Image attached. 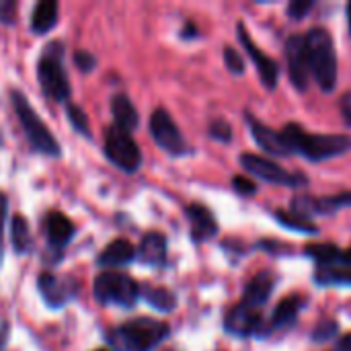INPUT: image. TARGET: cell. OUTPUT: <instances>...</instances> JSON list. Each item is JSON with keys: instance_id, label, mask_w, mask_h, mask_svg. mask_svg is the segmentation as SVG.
Here are the masks:
<instances>
[{"instance_id": "cell-12", "label": "cell", "mask_w": 351, "mask_h": 351, "mask_svg": "<svg viewBox=\"0 0 351 351\" xmlns=\"http://www.w3.org/2000/svg\"><path fill=\"white\" fill-rule=\"evenodd\" d=\"M351 206V193H339V195H329V197H296L292 208L294 214L306 218L313 214H337L339 210Z\"/></svg>"}, {"instance_id": "cell-6", "label": "cell", "mask_w": 351, "mask_h": 351, "mask_svg": "<svg viewBox=\"0 0 351 351\" xmlns=\"http://www.w3.org/2000/svg\"><path fill=\"white\" fill-rule=\"evenodd\" d=\"M93 294L99 304L132 308V306H136V302L140 298V286L136 280H132L125 274L103 271L95 278Z\"/></svg>"}, {"instance_id": "cell-37", "label": "cell", "mask_w": 351, "mask_h": 351, "mask_svg": "<svg viewBox=\"0 0 351 351\" xmlns=\"http://www.w3.org/2000/svg\"><path fill=\"white\" fill-rule=\"evenodd\" d=\"M341 111H343V115H346L348 125H351V93L343 95V99H341Z\"/></svg>"}, {"instance_id": "cell-13", "label": "cell", "mask_w": 351, "mask_h": 351, "mask_svg": "<svg viewBox=\"0 0 351 351\" xmlns=\"http://www.w3.org/2000/svg\"><path fill=\"white\" fill-rule=\"evenodd\" d=\"M237 31H239V39H241L243 47L247 49V53L251 56V60L255 62V66H257V70H259L261 82H263L267 88H276L278 76H280V68H278L276 60L267 58V56L253 43V39L249 37V33H247V29H245L243 23L237 25Z\"/></svg>"}, {"instance_id": "cell-21", "label": "cell", "mask_w": 351, "mask_h": 351, "mask_svg": "<svg viewBox=\"0 0 351 351\" xmlns=\"http://www.w3.org/2000/svg\"><path fill=\"white\" fill-rule=\"evenodd\" d=\"M111 115L115 119V125L125 130V132H132L138 128L140 123V117H138V109L136 105L132 103V99L123 93L115 95L111 99Z\"/></svg>"}, {"instance_id": "cell-41", "label": "cell", "mask_w": 351, "mask_h": 351, "mask_svg": "<svg viewBox=\"0 0 351 351\" xmlns=\"http://www.w3.org/2000/svg\"><path fill=\"white\" fill-rule=\"evenodd\" d=\"M2 142H4V140H2V134H0V146H2Z\"/></svg>"}, {"instance_id": "cell-24", "label": "cell", "mask_w": 351, "mask_h": 351, "mask_svg": "<svg viewBox=\"0 0 351 351\" xmlns=\"http://www.w3.org/2000/svg\"><path fill=\"white\" fill-rule=\"evenodd\" d=\"M140 296L156 311L160 313H171L177 308V296L167 290V288H156V286H140Z\"/></svg>"}, {"instance_id": "cell-11", "label": "cell", "mask_w": 351, "mask_h": 351, "mask_svg": "<svg viewBox=\"0 0 351 351\" xmlns=\"http://www.w3.org/2000/svg\"><path fill=\"white\" fill-rule=\"evenodd\" d=\"M286 60L288 70L294 86L298 90H306L308 86V60H306V47H304V35H292L286 41Z\"/></svg>"}, {"instance_id": "cell-16", "label": "cell", "mask_w": 351, "mask_h": 351, "mask_svg": "<svg viewBox=\"0 0 351 351\" xmlns=\"http://www.w3.org/2000/svg\"><path fill=\"white\" fill-rule=\"evenodd\" d=\"M247 121H249V128H251L253 138L257 140V144L265 152L276 154V156H288V154H292V150H290V146H288V142H286V138H284L282 132H276V130L263 125L253 115H247Z\"/></svg>"}, {"instance_id": "cell-10", "label": "cell", "mask_w": 351, "mask_h": 351, "mask_svg": "<svg viewBox=\"0 0 351 351\" xmlns=\"http://www.w3.org/2000/svg\"><path fill=\"white\" fill-rule=\"evenodd\" d=\"M37 290H39L43 302H45L49 308L58 311V308L66 306L70 300L76 298V294H78V284H76L74 280H70V278L64 280V278H58V276H53V274H49V271H43V274H39V278H37Z\"/></svg>"}, {"instance_id": "cell-33", "label": "cell", "mask_w": 351, "mask_h": 351, "mask_svg": "<svg viewBox=\"0 0 351 351\" xmlns=\"http://www.w3.org/2000/svg\"><path fill=\"white\" fill-rule=\"evenodd\" d=\"M74 64L78 66V70L90 72V70H95V66H97V58H95L93 53H88L86 49H78V51L74 53Z\"/></svg>"}, {"instance_id": "cell-38", "label": "cell", "mask_w": 351, "mask_h": 351, "mask_svg": "<svg viewBox=\"0 0 351 351\" xmlns=\"http://www.w3.org/2000/svg\"><path fill=\"white\" fill-rule=\"evenodd\" d=\"M6 339H8V323H2V327H0V351H4Z\"/></svg>"}, {"instance_id": "cell-23", "label": "cell", "mask_w": 351, "mask_h": 351, "mask_svg": "<svg viewBox=\"0 0 351 351\" xmlns=\"http://www.w3.org/2000/svg\"><path fill=\"white\" fill-rule=\"evenodd\" d=\"M300 308H302V298H298V296H292V298L282 300V302L276 306L269 325H271L274 329H290V327L296 323Z\"/></svg>"}, {"instance_id": "cell-40", "label": "cell", "mask_w": 351, "mask_h": 351, "mask_svg": "<svg viewBox=\"0 0 351 351\" xmlns=\"http://www.w3.org/2000/svg\"><path fill=\"white\" fill-rule=\"evenodd\" d=\"M348 23H350V35H351V2L348 4Z\"/></svg>"}, {"instance_id": "cell-9", "label": "cell", "mask_w": 351, "mask_h": 351, "mask_svg": "<svg viewBox=\"0 0 351 351\" xmlns=\"http://www.w3.org/2000/svg\"><path fill=\"white\" fill-rule=\"evenodd\" d=\"M241 165L247 173H251L253 177L265 181V183H276V185H288V187H298V185H304L306 183V177L298 175V173H290L286 169H282L280 165L263 158V156H257V154H251V152H245L241 154Z\"/></svg>"}, {"instance_id": "cell-36", "label": "cell", "mask_w": 351, "mask_h": 351, "mask_svg": "<svg viewBox=\"0 0 351 351\" xmlns=\"http://www.w3.org/2000/svg\"><path fill=\"white\" fill-rule=\"evenodd\" d=\"M16 16V2L12 0H0V23L10 25Z\"/></svg>"}, {"instance_id": "cell-32", "label": "cell", "mask_w": 351, "mask_h": 351, "mask_svg": "<svg viewBox=\"0 0 351 351\" xmlns=\"http://www.w3.org/2000/svg\"><path fill=\"white\" fill-rule=\"evenodd\" d=\"M313 6H315L313 0H294V2H290V6H288V14H290L294 21H300V19H304V16L313 10Z\"/></svg>"}, {"instance_id": "cell-29", "label": "cell", "mask_w": 351, "mask_h": 351, "mask_svg": "<svg viewBox=\"0 0 351 351\" xmlns=\"http://www.w3.org/2000/svg\"><path fill=\"white\" fill-rule=\"evenodd\" d=\"M337 333H339V325H337L335 321H331V319H325V321H321V323L317 325V329L313 331V339L323 343V341L335 339Z\"/></svg>"}, {"instance_id": "cell-34", "label": "cell", "mask_w": 351, "mask_h": 351, "mask_svg": "<svg viewBox=\"0 0 351 351\" xmlns=\"http://www.w3.org/2000/svg\"><path fill=\"white\" fill-rule=\"evenodd\" d=\"M6 214H8V199L4 193H0V267H2V259H4V222H6Z\"/></svg>"}, {"instance_id": "cell-26", "label": "cell", "mask_w": 351, "mask_h": 351, "mask_svg": "<svg viewBox=\"0 0 351 351\" xmlns=\"http://www.w3.org/2000/svg\"><path fill=\"white\" fill-rule=\"evenodd\" d=\"M10 239H12V249L19 255H25L31 249V232L29 224L23 216H14L10 222Z\"/></svg>"}, {"instance_id": "cell-19", "label": "cell", "mask_w": 351, "mask_h": 351, "mask_svg": "<svg viewBox=\"0 0 351 351\" xmlns=\"http://www.w3.org/2000/svg\"><path fill=\"white\" fill-rule=\"evenodd\" d=\"M134 259H136V251H134L132 243L125 239H117L105 247V251L99 255L97 263L101 267H121V265L132 263Z\"/></svg>"}, {"instance_id": "cell-27", "label": "cell", "mask_w": 351, "mask_h": 351, "mask_svg": "<svg viewBox=\"0 0 351 351\" xmlns=\"http://www.w3.org/2000/svg\"><path fill=\"white\" fill-rule=\"evenodd\" d=\"M276 220L282 224V226H286L288 230H296V232H306V234H317L319 232V228L313 224V222H308L306 218H302V216H298V214H288V212H284V210H278L276 212Z\"/></svg>"}, {"instance_id": "cell-30", "label": "cell", "mask_w": 351, "mask_h": 351, "mask_svg": "<svg viewBox=\"0 0 351 351\" xmlns=\"http://www.w3.org/2000/svg\"><path fill=\"white\" fill-rule=\"evenodd\" d=\"M224 62H226V66H228V70L232 74H243L245 72V62H243L241 53L230 45L224 47Z\"/></svg>"}, {"instance_id": "cell-18", "label": "cell", "mask_w": 351, "mask_h": 351, "mask_svg": "<svg viewBox=\"0 0 351 351\" xmlns=\"http://www.w3.org/2000/svg\"><path fill=\"white\" fill-rule=\"evenodd\" d=\"M136 257L140 259V263L150 265V267H158L167 261V237L160 232H148L140 247Z\"/></svg>"}, {"instance_id": "cell-35", "label": "cell", "mask_w": 351, "mask_h": 351, "mask_svg": "<svg viewBox=\"0 0 351 351\" xmlns=\"http://www.w3.org/2000/svg\"><path fill=\"white\" fill-rule=\"evenodd\" d=\"M232 187H234V191L241 193V195H251V193L257 191L255 181H249V179H245V177H239V175L232 179Z\"/></svg>"}, {"instance_id": "cell-20", "label": "cell", "mask_w": 351, "mask_h": 351, "mask_svg": "<svg viewBox=\"0 0 351 351\" xmlns=\"http://www.w3.org/2000/svg\"><path fill=\"white\" fill-rule=\"evenodd\" d=\"M274 286H276V282H274V276H271V274L263 271V274L255 276V278L247 284V288H245V298H243V302H245L247 306H253V308L259 311V308L269 300Z\"/></svg>"}, {"instance_id": "cell-42", "label": "cell", "mask_w": 351, "mask_h": 351, "mask_svg": "<svg viewBox=\"0 0 351 351\" xmlns=\"http://www.w3.org/2000/svg\"><path fill=\"white\" fill-rule=\"evenodd\" d=\"M97 351H107V350H97Z\"/></svg>"}, {"instance_id": "cell-2", "label": "cell", "mask_w": 351, "mask_h": 351, "mask_svg": "<svg viewBox=\"0 0 351 351\" xmlns=\"http://www.w3.org/2000/svg\"><path fill=\"white\" fill-rule=\"evenodd\" d=\"M288 146L292 152H298L302 156H306L313 162H321L327 158H335L346 154L351 148V138L346 134H308L306 130H302L298 123H288L282 130Z\"/></svg>"}, {"instance_id": "cell-25", "label": "cell", "mask_w": 351, "mask_h": 351, "mask_svg": "<svg viewBox=\"0 0 351 351\" xmlns=\"http://www.w3.org/2000/svg\"><path fill=\"white\" fill-rule=\"evenodd\" d=\"M319 286H351V267L346 265H323L315 274Z\"/></svg>"}, {"instance_id": "cell-5", "label": "cell", "mask_w": 351, "mask_h": 351, "mask_svg": "<svg viewBox=\"0 0 351 351\" xmlns=\"http://www.w3.org/2000/svg\"><path fill=\"white\" fill-rule=\"evenodd\" d=\"M10 97H12V107L16 111V117L25 130V136H27L31 148L39 154H45V156H60L62 154L60 142L53 138L49 128L37 115V111L29 105L27 97L21 90H12Z\"/></svg>"}, {"instance_id": "cell-22", "label": "cell", "mask_w": 351, "mask_h": 351, "mask_svg": "<svg viewBox=\"0 0 351 351\" xmlns=\"http://www.w3.org/2000/svg\"><path fill=\"white\" fill-rule=\"evenodd\" d=\"M58 2L56 0H41L35 4L31 14V31L37 35L49 33L58 23Z\"/></svg>"}, {"instance_id": "cell-7", "label": "cell", "mask_w": 351, "mask_h": 351, "mask_svg": "<svg viewBox=\"0 0 351 351\" xmlns=\"http://www.w3.org/2000/svg\"><path fill=\"white\" fill-rule=\"evenodd\" d=\"M105 156L125 173H136L142 165V152L130 132L111 125L105 134Z\"/></svg>"}, {"instance_id": "cell-15", "label": "cell", "mask_w": 351, "mask_h": 351, "mask_svg": "<svg viewBox=\"0 0 351 351\" xmlns=\"http://www.w3.org/2000/svg\"><path fill=\"white\" fill-rule=\"evenodd\" d=\"M187 220L191 224V239L193 243H206L210 239H214L218 234V222L214 218V214L202 206V204H191L185 210Z\"/></svg>"}, {"instance_id": "cell-31", "label": "cell", "mask_w": 351, "mask_h": 351, "mask_svg": "<svg viewBox=\"0 0 351 351\" xmlns=\"http://www.w3.org/2000/svg\"><path fill=\"white\" fill-rule=\"evenodd\" d=\"M210 136H212L214 140H218V142H230L232 130H230V125H228L224 119H214V121L210 123Z\"/></svg>"}, {"instance_id": "cell-4", "label": "cell", "mask_w": 351, "mask_h": 351, "mask_svg": "<svg viewBox=\"0 0 351 351\" xmlns=\"http://www.w3.org/2000/svg\"><path fill=\"white\" fill-rule=\"evenodd\" d=\"M37 80L47 99L68 105L72 88L64 72V45L60 41H51L43 47L37 62Z\"/></svg>"}, {"instance_id": "cell-14", "label": "cell", "mask_w": 351, "mask_h": 351, "mask_svg": "<svg viewBox=\"0 0 351 351\" xmlns=\"http://www.w3.org/2000/svg\"><path fill=\"white\" fill-rule=\"evenodd\" d=\"M224 327L234 337H251V335L259 333V329H261V313L257 308L241 302L226 315Z\"/></svg>"}, {"instance_id": "cell-1", "label": "cell", "mask_w": 351, "mask_h": 351, "mask_svg": "<svg viewBox=\"0 0 351 351\" xmlns=\"http://www.w3.org/2000/svg\"><path fill=\"white\" fill-rule=\"evenodd\" d=\"M169 335H171V329L167 323L140 317L107 331L105 341L115 351H152Z\"/></svg>"}, {"instance_id": "cell-8", "label": "cell", "mask_w": 351, "mask_h": 351, "mask_svg": "<svg viewBox=\"0 0 351 351\" xmlns=\"http://www.w3.org/2000/svg\"><path fill=\"white\" fill-rule=\"evenodd\" d=\"M150 134H152L154 142L171 156H183L189 152V146H187L181 130L177 128V123L173 121V117L167 109H156L150 115Z\"/></svg>"}, {"instance_id": "cell-39", "label": "cell", "mask_w": 351, "mask_h": 351, "mask_svg": "<svg viewBox=\"0 0 351 351\" xmlns=\"http://www.w3.org/2000/svg\"><path fill=\"white\" fill-rule=\"evenodd\" d=\"M337 351H351V335H346V337L337 343Z\"/></svg>"}, {"instance_id": "cell-17", "label": "cell", "mask_w": 351, "mask_h": 351, "mask_svg": "<svg viewBox=\"0 0 351 351\" xmlns=\"http://www.w3.org/2000/svg\"><path fill=\"white\" fill-rule=\"evenodd\" d=\"M76 234V226L74 222L60 214V212H49L45 218V237H47V245L53 249H64L72 237Z\"/></svg>"}, {"instance_id": "cell-28", "label": "cell", "mask_w": 351, "mask_h": 351, "mask_svg": "<svg viewBox=\"0 0 351 351\" xmlns=\"http://www.w3.org/2000/svg\"><path fill=\"white\" fill-rule=\"evenodd\" d=\"M66 115H68V121L72 123V128L78 132V134H82V136H86V138H90V125H88V117H86V113L78 107V105H72V103H68L66 105Z\"/></svg>"}, {"instance_id": "cell-3", "label": "cell", "mask_w": 351, "mask_h": 351, "mask_svg": "<svg viewBox=\"0 0 351 351\" xmlns=\"http://www.w3.org/2000/svg\"><path fill=\"white\" fill-rule=\"evenodd\" d=\"M304 47L311 74L325 93H331L337 84V58L331 35L325 29H311L304 35Z\"/></svg>"}]
</instances>
